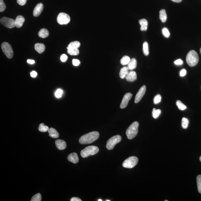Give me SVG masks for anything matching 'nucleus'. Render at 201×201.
I'll return each instance as SVG.
<instances>
[{"instance_id":"f257e3e1","label":"nucleus","mask_w":201,"mask_h":201,"mask_svg":"<svg viewBox=\"0 0 201 201\" xmlns=\"http://www.w3.org/2000/svg\"><path fill=\"white\" fill-rule=\"evenodd\" d=\"M99 136L98 131H92L82 136L79 139V142L81 144H90L97 140Z\"/></svg>"},{"instance_id":"f03ea898","label":"nucleus","mask_w":201,"mask_h":201,"mask_svg":"<svg viewBox=\"0 0 201 201\" xmlns=\"http://www.w3.org/2000/svg\"><path fill=\"white\" fill-rule=\"evenodd\" d=\"M199 60V56L197 53L194 50H191L188 53L186 56V62L190 67H193L196 65Z\"/></svg>"},{"instance_id":"7ed1b4c3","label":"nucleus","mask_w":201,"mask_h":201,"mask_svg":"<svg viewBox=\"0 0 201 201\" xmlns=\"http://www.w3.org/2000/svg\"><path fill=\"white\" fill-rule=\"evenodd\" d=\"M139 126V123L137 121H134L128 127L126 131V134L128 139H132L137 135Z\"/></svg>"},{"instance_id":"20e7f679","label":"nucleus","mask_w":201,"mask_h":201,"mask_svg":"<svg viewBox=\"0 0 201 201\" xmlns=\"http://www.w3.org/2000/svg\"><path fill=\"white\" fill-rule=\"evenodd\" d=\"M99 151V148L96 146H89L81 151V155L83 158H85L91 155H94Z\"/></svg>"},{"instance_id":"39448f33","label":"nucleus","mask_w":201,"mask_h":201,"mask_svg":"<svg viewBox=\"0 0 201 201\" xmlns=\"http://www.w3.org/2000/svg\"><path fill=\"white\" fill-rule=\"evenodd\" d=\"M121 137L119 135L114 136L107 141L106 148L108 150H112L118 143L121 141Z\"/></svg>"},{"instance_id":"423d86ee","label":"nucleus","mask_w":201,"mask_h":201,"mask_svg":"<svg viewBox=\"0 0 201 201\" xmlns=\"http://www.w3.org/2000/svg\"><path fill=\"white\" fill-rule=\"evenodd\" d=\"M138 162V159L136 157H131L124 160L123 166L126 168H131L136 165Z\"/></svg>"},{"instance_id":"0eeeda50","label":"nucleus","mask_w":201,"mask_h":201,"mask_svg":"<svg viewBox=\"0 0 201 201\" xmlns=\"http://www.w3.org/2000/svg\"><path fill=\"white\" fill-rule=\"evenodd\" d=\"M1 48L7 57L11 59L13 56L14 52L12 47L8 43L4 42L1 45Z\"/></svg>"},{"instance_id":"6e6552de","label":"nucleus","mask_w":201,"mask_h":201,"mask_svg":"<svg viewBox=\"0 0 201 201\" xmlns=\"http://www.w3.org/2000/svg\"><path fill=\"white\" fill-rule=\"evenodd\" d=\"M0 22L1 24L4 26L9 28H12L16 27L15 20L12 19L3 17L1 19Z\"/></svg>"},{"instance_id":"1a4fd4ad","label":"nucleus","mask_w":201,"mask_h":201,"mask_svg":"<svg viewBox=\"0 0 201 201\" xmlns=\"http://www.w3.org/2000/svg\"><path fill=\"white\" fill-rule=\"evenodd\" d=\"M70 21V16L65 13H60L57 17V22L60 25H65L68 24Z\"/></svg>"},{"instance_id":"9d476101","label":"nucleus","mask_w":201,"mask_h":201,"mask_svg":"<svg viewBox=\"0 0 201 201\" xmlns=\"http://www.w3.org/2000/svg\"><path fill=\"white\" fill-rule=\"evenodd\" d=\"M146 91V86L145 85H143L139 90L136 95L135 99H134V102L135 103H138L141 100V98L144 97L145 93Z\"/></svg>"},{"instance_id":"9b49d317","label":"nucleus","mask_w":201,"mask_h":201,"mask_svg":"<svg viewBox=\"0 0 201 201\" xmlns=\"http://www.w3.org/2000/svg\"><path fill=\"white\" fill-rule=\"evenodd\" d=\"M132 97V94L131 93H127L124 95L123 98L121 102L120 107L121 108H124L127 106L128 105V102L131 99Z\"/></svg>"},{"instance_id":"f8f14e48","label":"nucleus","mask_w":201,"mask_h":201,"mask_svg":"<svg viewBox=\"0 0 201 201\" xmlns=\"http://www.w3.org/2000/svg\"><path fill=\"white\" fill-rule=\"evenodd\" d=\"M44 8V6L42 4L39 3L37 4L33 11V15L34 17H38L41 13Z\"/></svg>"},{"instance_id":"ddd939ff","label":"nucleus","mask_w":201,"mask_h":201,"mask_svg":"<svg viewBox=\"0 0 201 201\" xmlns=\"http://www.w3.org/2000/svg\"><path fill=\"white\" fill-rule=\"evenodd\" d=\"M125 78L127 81L132 82L136 80L137 74L135 71H131L128 72Z\"/></svg>"},{"instance_id":"4468645a","label":"nucleus","mask_w":201,"mask_h":201,"mask_svg":"<svg viewBox=\"0 0 201 201\" xmlns=\"http://www.w3.org/2000/svg\"><path fill=\"white\" fill-rule=\"evenodd\" d=\"M55 144L57 148L60 150H64L66 147V144L65 141L62 140L58 139L56 140Z\"/></svg>"},{"instance_id":"2eb2a0df","label":"nucleus","mask_w":201,"mask_h":201,"mask_svg":"<svg viewBox=\"0 0 201 201\" xmlns=\"http://www.w3.org/2000/svg\"><path fill=\"white\" fill-rule=\"evenodd\" d=\"M25 21V18L21 15H19L15 20V25L17 28H21L23 25Z\"/></svg>"},{"instance_id":"dca6fc26","label":"nucleus","mask_w":201,"mask_h":201,"mask_svg":"<svg viewBox=\"0 0 201 201\" xmlns=\"http://www.w3.org/2000/svg\"><path fill=\"white\" fill-rule=\"evenodd\" d=\"M68 160L74 164H76L79 161V157L76 153H72L68 156Z\"/></svg>"},{"instance_id":"f3484780","label":"nucleus","mask_w":201,"mask_h":201,"mask_svg":"<svg viewBox=\"0 0 201 201\" xmlns=\"http://www.w3.org/2000/svg\"><path fill=\"white\" fill-rule=\"evenodd\" d=\"M34 48L38 53L41 54L44 52L45 50V46L43 43H36L34 46Z\"/></svg>"},{"instance_id":"a211bd4d","label":"nucleus","mask_w":201,"mask_h":201,"mask_svg":"<svg viewBox=\"0 0 201 201\" xmlns=\"http://www.w3.org/2000/svg\"><path fill=\"white\" fill-rule=\"evenodd\" d=\"M139 23L141 26V28H140L141 31H147V25H148V22H147V20L145 19L140 20L139 21Z\"/></svg>"},{"instance_id":"6ab92c4d","label":"nucleus","mask_w":201,"mask_h":201,"mask_svg":"<svg viewBox=\"0 0 201 201\" xmlns=\"http://www.w3.org/2000/svg\"><path fill=\"white\" fill-rule=\"evenodd\" d=\"M49 136L53 138H57L59 137V134L55 129L53 128H49L48 130Z\"/></svg>"},{"instance_id":"aec40b11","label":"nucleus","mask_w":201,"mask_h":201,"mask_svg":"<svg viewBox=\"0 0 201 201\" xmlns=\"http://www.w3.org/2000/svg\"><path fill=\"white\" fill-rule=\"evenodd\" d=\"M137 65V60L133 58L131 60L128 65V67L129 70H133L136 67Z\"/></svg>"},{"instance_id":"412c9836","label":"nucleus","mask_w":201,"mask_h":201,"mask_svg":"<svg viewBox=\"0 0 201 201\" xmlns=\"http://www.w3.org/2000/svg\"><path fill=\"white\" fill-rule=\"evenodd\" d=\"M128 70H129V69H128V67H124L120 69L119 73V76L120 78L121 79H124L125 78L127 74L128 73Z\"/></svg>"},{"instance_id":"4be33fe9","label":"nucleus","mask_w":201,"mask_h":201,"mask_svg":"<svg viewBox=\"0 0 201 201\" xmlns=\"http://www.w3.org/2000/svg\"><path fill=\"white\" fill-rule=\"evenodd\" d=\"M160 19L163 22H165L167 20V15L165 10L164 9L160 10Z\"/></svg>"},{"instance_id":"5701e85b","label":"nucleus","mask_w":201,"mask_h":201,"mask_svg":"<svg viewBox=\"0 0 201 201\" xmlns=\"http://www.w3.org/2000/svg\"><path fill=\"white\" fill-rule=\"evenodd\" d=\"M39 37L42 38H45L48 37L49 34V32L45 28L41 29L38 33Z\"/></svg>"},{"instance_id":"b1692460","label":"nucleus","mask_w":201,"mask_h":201,"mask_svg":"<svg viewBox=\"0 0 201 201\" xmlns=\"http://www.w3.org/2000/svg\"><path fill=\"white\" fill-rule=\"evenodd\" d=\"M81 46V43L79 41H74L72 42L68 46L67 49H78Z\"/></svg>"},{"instance_id":"393cba45","label":"nucleus","mask_w":201,"mask_h":201,"mask_svg":"<svg viewBox=\"0 0 201 201\" xmlns=\"http://www.w3.org/2000/svg\"><path fill=\"white\" fill-rule=\"evenodd\" d=\"M131 60V59L128 56H124L121 59V64L123 65H126L128 64Z\"/></svg>"},{"instance_id":"a878e982","label":"nucleus","mask_w":201,"mask_h":201,"mask_svg":"<svg viewBox=\"0 0 201 201\" xmlns=\"http://www.w3.org/2000/svg\"><path fill=\"white\" fill-rule=\"evenodd\" d=\"M143 51L144 55L147 56L149 54V45L147 42H144L143 45Z\"/></svg>"},{"instance_id":"bb28decb","label":"nucleus","mask_w":201,"mask_h":201,"mask_svg":"<svg viewBox=\"0 0 201 201\" xmlns=\"http://www.w3.org/2000/svg\"><path fill=\"white\" fill-rule=\"evenodd\" d=\"M161 111L160 109L157 110L155 108H153L152 112V115L153 118H155V119H157V118H158L160 114H161Z\"/></svg>"},{"instance_id":"cd10ccee","label":"nucleus","mask_w":201,"mask_h":201,"mask_svg":"<svg viewBox=\"0 0 201 201\" xmlns=\"http://www.w3.org/2000/svg\"><path fill=\"white\" fill-rule=\"evenodd\" d=\"M67 53L71 55L76 56L79 54V51L78 49H67Z\"/></svg>"},{"instance_id":"c85d7f7f","label":"nucleus","mask_w":201,"mask_h":201,"mask_svg":"<svg viewBox=\"0 0 201 201\" xmlns=\"http://www.w3.org/2000/svg\"><path fill=\"white\" fill-rule=\"evenodd\" d=\"M189 120L187 118H183L182 119V127L184 129H186L189 124Z\"/></svg>"},{"instance_id":"c756f323","label":"nucleus","mask_w":201,"mask_h":201,"mask_svg":"<svg viewBox=\"0 0 201 201\" xmlns=\"http://www.w3.org/2000/svg\"><path fill=\"white\" fill-rule=\"evenodd\" d=\"M49 128L47 126L44 125V123H41L40 124L38 127V130L41 132H45L48 131Z\"/></svg>"},{"instance_id":"7c9ffc66","label":"nucleus","mask_w":201,"mask_h":201,"mask_svg":"<svg viewBox=\"0 0 201 201\" xmlns=\"http://www.w3.org/2000/svg\"><path fill=\"white\" fill-rule=\"evenodd\" d=\"M176 105H177L178 107L179 108V110H184L186 108V107L184 104L182 103V102H181L180 100H177L176 102Z\"/></svg>"},{"instance_id":"2f4dec72","label":"nucleus","mask_w":201,"mask_h":201,"mask_svg":"<svg viewBox=\"0 0 201 201\" xmlns=\"http://www.w3.org/2000/svg\"><path fill=\"white\" fill-rule=\"evenodd\" d=\"M197 182L198 192L200 193L201 194V175H199L197 177Z\"/></svg>"},{"instance_id":"473e14b6","label":"nucleus","mask_w":201,"mask_h":201,"mask_svg":"<svg viewBox=\"0 0 201 201\" xmlns=\"http://www.w3.org/2000/svg\"><path fill=\"white\" fill-rule=\"evenodd\" d=\"M41 196L40 193H38L35 195L32 198L31 201H41Z\"/></svg>"},{"instance_id":"72a5a7b5","label":"nucleus","mask_w":201,"mask_h":201,"mask_svg":"<svg viewBox=\"0 0 201 201\" xmlns=\"http://www.w3.org/2000/svg\"><path fill=\"white\" fill-rule=\"evenodd\" d=\"M162 33L163 36L166 38H168L170 36V33L167 28H163L162 29Z\"/></svg>"},{"instance_id":"f704fd0d","label":"nucleus","mask_w":201,"mask_h":201,"mask_svg":"<svg viewBox=\"0 0 201 201\" xmlns=\"http://www.w3.org/2000/svg\"><path fill=\"white\" fill-rule=\"evenodd\" d=\"M161 97L160 94H157L155 97L154 99V102L155 104H157L161 102Z\"/></svg>"},{"instance_id":"c9c22d12","label":"nucleus","mask_w":201,"mask_h":201,"mask_svg":"<svg viewBox=\"0 0 201 201\" xmlns=\"http://www.w3.org/2000/svg\"><path fill=\"white\" fill-rule=\"evenodd\" d=\"M6 9V5L3 0H0V12H2L5 11Z\"/></svg>"},{"instance_id":"e433bc0d","label":"nucleus","mask_w":201,"mask_h":201,"mask_svg":"<svg viewBox=\"0 0 201 201\" xmlns=\"http://www.w3.org/2000/svg\"><path fill=\"white\" fill-rule=\"evenodd\" d=\"M63 91L61 89H57L56 91L55 95L56 98H60L62 96V94H63Z\"/></svg>"},{"instance_id":"4c0bfd02","label":"nucleus","mask_w":201,"mask_h":201,"mask_svg":"<svg viewBox=\"0 0 201 201\" xmlns=\"http://www.w3.org/2000/svg\"><path fill=\"white\" fill-rule=\"evenodd\" d=\"M72 63L74 66H78L80 64V62L79 60L76 59H73L72 60Z\"/></svg>"},{"instance_id":"58836bf2","label":"nucleus","mask_w":201,"mask_h":201,"mask_svg":"<svg viewBox=\"0 0 201 201\" xmlns=\"http://www.w3.org/2000/svg\"><path fill=\"white\" fill-rule=\"evenodd\" d=\"M67 59V56L65 54H62L60 56V60L62 62H65Z\"/></svg>"},{"instance_id":"ea45409f","label":"nucleus","mask_w":201,"mask_h":201,"mask_svg":"<svg viewBox=\"0 0 201 201\" xmlns=\"http://www.w3.org/2000/svg\"><path fill=\"white\" fill-rule=\"evenodd\" d=\"M27 0H17V2L19 5L23 6L26 3Z\"/></svg>"},{"instance_id":"a19ab883","label":"nucleus","mask_w":201,"mask_h":201,"mask_svg":"<svg viewBox=\"0 0 201 201\" xmlns=\"http://www.w3.org/2000/svg\"><path fill=\"white\" fill-rule=\"evenodd\" d=\"M174 63L176 65H181L183 64V61L181 59H179L178 60L175 61Z\"/></svg>"},{"instance_id":"79ce46f5","label":"nucleus","mask_w":201,"mask_h":201,"mask_svg":"<svg viewBox=\"0 0 201 201\" xmlns=\"http://www.w3.org/2000/svg\"><path fill=\"white\" fill-rule=\"evenodd\" d=\"M186 70L185 69H183L181 70L180 72V76L181 77H183L186 75Z\"/></svg>"},{"instance_id":"37998d69","label":"nucleus","mask_w":201,"mask_h":201,"mask_svg":"<svg viewBox=\"0 0 201 201\" xmlns=\"http://www.w3.org/2000/svg\"><path fill=\"white\" fill-rule=\"evenodd\" d=\"M30 75L32 77L36 78L37 76V73L35 71H33L30 73Z\"/></svg>"},{"instance_id":"c03bdc74","label":"nucleus","mask_w":201,"mask_h":201,"mask_svg":"<svg viewBox=\"0 0 201 201\" xmlns=\"http://www.w3.org/2000/svg\"><path fill=\"white\" fill-rule=\"evenodd\" d=\"M71 201H82L81 200L77 197H72L70 199Z\"/></svg>"},{"instance_id":"a18cd8bd","label":"nucleus","mask_w":201,"mask_h":201,"mask_svg":"<svg viewBox=\"0 0 201 201\" xmlns=\"http://www.w3.org/2000/svg\"><path fill=\"white\" fill-rule=\"evenodd\" d=\"M27 63H29L30 64H33L35 63V61L33 60H30V59H28L27 61Z\"/></svg>"},{"instance_id":"49530a36","label":"nucleus","mask_w":201,"mask_h":201,"mask_svg":"<svg viewBox=\"0 0 201 201\" xmlns=\"http://www.w3.org/2000/svg\"><path fill=\"white\" fill-rule=\"evenodd\" d=\"M173 2H176V3H179L181 2L182 0H171Z\"/></svg>"},{"instance_id":"de8ad7c7","label":"nucleus","mask_w":201,"mask_h":201,"mask_svg":"<svg viewBox=\"0 0 201 201\" xmlns=\"http://www.w3.org/2000/svg\"><path fill=\"white\" fill-rule=\"evenodd\" d=\"M98 201H102V199H99V200H98Z\"/></svg>"},{"instance_id":"09e8293b","label":"nucleus","mask_w":201,"mask_h":201,"mask_svg":"<svg viewBox=\"0 0 201 201\" xmlns=\"http://www.w3.org/2000/svg\"><path fill=\"white\" fill-rule=\"evenodd\" d=\"M200 161L201 162V156L200 157Z\"/></svg>"},{"instance_id":"8fccbe9b","label":"nucleus","mask_w":201,"mask_h":201,"mask_svg":"<svg viewBox=\"0 0 201 201\" xmlns=\"http://www.w3.org/2000/svg\"><path fill=\"white\" fill-rule=\"evenodd\" d=\"M200 53H201V48L200 49Z\"/></svg>"},{"instance_id":"3c124183","label":"nucleus","mask_w":201,"mask_h":201,"mask_svg":"<svg viewBox=\"0 0 201 201\" xmlns=\"http://www.w3.org/2000/svg\"><path fill=\"white\" fill-rule=\"evenodd\" d=\"M105 201H110V200H106Z\"/></svg>"},{"instance_id":"603ef678","label":"nucleus","mask_w":201,"mask_h":201,"mask_svg":"<svg viewBox=\"0 0 201 201\" xmlns=\"http://www.w3.org/2000/svg\"><path fill=\"white\" fill-rule=\"evenodd\" d=\"M168 201V200H165V201Z\"/></svg>"}]
</instances>
